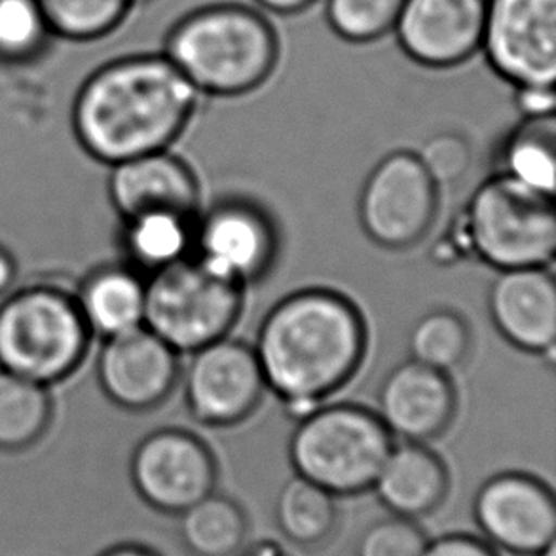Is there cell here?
Listing matches in <instances>:
<instances>
[{"instance_id":"obj_1","label":"cell","mask_w":556,"mask_h":556,"mask_svg":"<svg viewBox=\"0 0 556 556\" xmlns=\"http://www.w3.org/2000/svg\"><path fill=\"white\" fill-rule=\"evenodd\" d=\"M200 96L164 53H131L84 80L71 121L84 151L114 166L167 151L192 121Z\"/></svg>"},{"instance_id":"obj_2","label":"cell","mask_w":556,"mask_h":556,"mask_svg":"<svg viewBox=\"0 0 556 556\" xmlns=\"http://www.w3.org/2000/svg\"><path fill=\"white\" fill-rule=\"evenodd\" d=\"M253 350L266 388L302 418L354 378L367 350V327L344 294L304 289L266 314Z\"/></svg>"},{"instance_id":"obj_3","label":"cell","mask_w":556,"mask_h":556,"mask_svg":"<svg viewBox=\"0 0 556 556\" xmlns=\"http://www.w3.org/2000/svg\"><path fill=\"white\" fill-rule=\"evenodd\" d=\"M162 53L200 93L238 98L270 78L278 65L279 38L255 8L223 2L177 20Z\"/></svg>"},{"instance_id":"obj_4","label":"cell","mask_w":556,"mask_h":556,"mask_svg":"<svg viewBox=\"0 0 556 556\" xmlns=\"http://www.w3.org/2000/svg\"><path fill=\"white\" fill-rule=\"evenodd\" d=\"M459 249L497 270L551 266L556 251L553 195L509 175H492L459 217Z\"/></svg>"},{"instance_id":"obj_5","label":"cell","mask_w":556,"mask_h":556,"mask_svg":"<svg viewBox=\"0 0 556 556\" xmlns=\"http://www.w3.org/2000/svg\"><path fill=\"white\" fill-rule=\"evenodd\" d=\"M75 294L33 286L0 304V370L50 388L73 375L90 348Z\"/></svg>"},{"instance_id":"obj_6","label":"cell","mask_w":556,"mask_h":556,"mask_svg":"<svg viewBox=\"0 0 556 556\" xmlns=\"http://www.w3.org/2000/svg\"><path fill=\"white\" fill-rule=\"evenodd\" d=\"M393 446L378 414L365 406L331 405L302 416L289 456L302 479L332 496H354L372 489Z\"/></svg>"},{"instance_id":"obj_7","label":"cell","mask_w":556,"mask_h":556,"mask_svg":"<svg viewBox=\"0 0 556 556\" xmlns=\"http://www.w3.org/2000/svg\"><path fill=\"white\" fill-rule=\"evenodd\" d=\"M243 306V286L185 256L144 279V321L177 354L226 339Z\"/></svg>"},{"instance_id":"obj_8","label":"cell","mask_w":556,"mask_h":556,"mask_svg":"<svg viewBox=\"0 0 556 556\" xmlns=\"http://www.w3.org/2000/svg\"><path fill=\"white\" fill-rule=\"evenodd\" d=\"M439 205V188L413 152H393L370 172L357 213L376 245L401 251L426 238Z\"/></svg>"},{"instance_id":"obj_9","label":"cell","mask_w":556,"mask_h":556,"mask_svg":"<svg viewBox=\"0 0 556 556\" xmlns=\"http://www.w3.org/2000/svg\"><path fill=\"white\" fill-rule=\"evenodd\" d=\"M481 52L517 86H555L556 0H486Z\"/></svg>"},{"instance_id":"obj_10","label":"cell","mask_w":556,"mask_h":556,"mask_svg":"<svg viewBox=\"0 0 556 556\" xmlns=\"http://www.w3.org/2000/svg\"><path fill=\"white\" fill-rule=\"evenodd\" d=\"M129 475L147 504L181 515L213 494L217 464L198 437L182 429H160L137 444Z\"/></svg>"},{"instance_id":"obj_11","label":"cell","mask_w":556,"mask_h":556,"mask_svg":"<svg viewBox=\"0 0 556 556\" xmlns=\"http://www.w3.org/2000/svg\"><path fill=\"white\" fill-rule=\"evenodd\" d=\"M266 380L255 350L241 340L220 339L192 354L185 375L190 414L205 426H233L261 405Z\"/></svg>"},{"instance_id":"obj_12","label":"cell","mask_w":556,"mask_h":556,"mask_svg":"<svg viewBox=\"0 0 556 556\" xmlns=\"http://www.w3.org/2000/svg\"><path fill=\"white\" fill-rule=\"evenodd\" d=\"M475 519L490 542L515 555H540L555 543V496L530 475H496L484 482L475 497Z\"/></svg>"},{"instance_id":"obj_13","label":"cell","mask_w":556,"mask_h":556,"mask_svg":"<svg viewBox=\"0 0 556 556\" xmlns=\"http://www.w3.org/2000/svg\"><path fill=\"white\" fill-rule=\"evenodd\" d=\"M195 258L210 270L240 286L268 274L278 253L270 217L240 200L218 202L194 228Z\"/></svg>"},{"instance_id":"obj_14","label":"cell","mask_w":556,"mask_h":556,"mask_svg":"<svg viewBox=\"0 0 556 556\" xmlns=\"http://www.w3.org/2000/svg\"><path fill=\"white\" fill-rule=\"evenodd\" d=\"M486 0H405L393 33L408 60L452 68L481 52Z\"/></svg>"},{"instance_id":"obj_15","label":"cell","mask_w":556,"mask_h":556,"mask_svg":"<svg viewBox=\"0 0 556 556\" xmlns=\"http://www.w3.org/2000/svg\"><path fill=\"white\" fill-rule=\"evenodd\" d=\"M98 378L114 405L136 413L151 410L172 395L179 354L143 325L103 340Z\"/></svg>"},{"instance_id":"obj_16","label":"cell","mask_w":556,"mask_h":556,"mask_svg":"<svg viewBox=\"0 0 556 556\" xmlns=\"http://www.w3.org/2000/svg\"><path fill=\"white\" fill-rule=\"evenodd\" d=\"M456 390L446 372L406 362L383 378L378 391V418L391 435L405 443H428L451 426Z\"/></svg>"},{"instance_id":"obj_17","label":"cell","mask_w":556,"mask_h":556,"mask_svg":"<svg viewBox=\"0 0 556 556\" xmlns=\"http://www.w3.org/2000/svg\"><path fill=\"white\" fill-rule=\"evenodd\" d=\"M489 309L497 331L513 346L553 357L556 283L549 266L500 270L490 287Z\"/></svg>"},{"instance_id":"obj_18","label":"cell","mask_w":556,"mask_h":556,"mask_svg":"<svg viewBox=\"0 0 556 556\" xmlns=\"http://www.w3.org/2000/svg\"><path fill=\"white\" fill-rule=\"evenodd\" d=\"M111 167L109 195L122 218L159 210L194 215L200 195L194 174L169 152H152Z\"/></svg>"},{"instance_id":"obj_19","label":"cell","mask_w":556,"mask_h":556,"mask_svg":"<svg viewBox=\"0 0 556 556\" xmlns=\"http://www.w3.org/2000/svg\"><path fill=\"white\" fill-rule=\"evenodd\" d=\"M372 489L393 515L416 519L443 504L448 473L435 452L421 443H403L391 448Z\"/></svg>"},{"instance_id":"obj_20","label":"cell","mask_w":556,"mask_h":556,"mask_svg":"<svg viewBox=\"0 0 556 556\" xmlns=\"http://www.w3.org/2000/svg\"><path fill=\"white\" fill-rule=\"evenodd\" d=\"M75 299L91 337L113 339L143 327L144 279L129 264H111L91 271Z\"/></svg>"},{"instance_id":"obj_21","label":"cell","mask_w":556,"mask_h":556,"mask_svg":"<svg viewBox=\"0 0 556 556\" xmlns=\"http://www.w3.org/2000/svg\"><path fill=\"white\" fill-rule=\"evenodd\" d=\"M194 245L192 215L159 210L124 218L122 248L137 271L162 270L188 256Z\"/></svg>"},{"instance_id":"obj_22","label":"cell","mask_w":556,"mask_h":556,"mask_svg":"<svg viewBox=\"0 0 556 556\" xmlns=\"http://www.w3.org/2000/svg\"><path fill=\"white\" fill-rule=\"evenodd\" d=\"M52 397L42 383L0 370V451L38 443L52 421Z\"/></svg>"},{"instance_id":"obj_23","label":"cell","mask_w":556,"mask_h":556,"mask_svg":"<svg viewBox=\"0 0 556 556\" xmlns=\"http://www.w3.org/2000/svg\"><path fill=\"white\" fill-rule=\"evenodd\" d=\"M179 535L194 556H233L248 538V517L233 500L213 492L181 513Z\"/></svg>"},{"instance_id":"obj_24","label":"cell","mask_w":556,"mask_h":556,"mask_svg":"<svg viewBox=\"0 0 556 556\" xmlns=\"http://www.w3.org/2000/svg\"><path fill=\"white\" fill-rule=\"evenodd\" d=\"M276 522L287 540L302 547H317L334 534L339 509L331 492L296 475L279 490Z\"/></svg>"},{"instance_id":"obj_25","label":"cell","mask_w":556,"mask_h":556,"mask_svg":"<svg viewBox=\"0 0 556 556\" xmlns=\"http://www.w3.org/2000/svg\"><path fill=\"white\" fill-rule=\"evenodd\" d=\"M502 174L522 185L543 194H555V116L525 118L519 128L513 129L502 147Z\"/></svg>"},{"instance_id":"obj_26","label":"cell","mask_w":556,"mask_h":556,"mask_svg":"<svg viewBox=\"0 0 556 556\" xmlns=\"http://www.w3.org/2000/svg\"><path fill=\"white\" fill-rule=\"evenodd\" d=\"M53 38L96 42L113 35L139 0H38Z\"/></svg>"},{"instance_id":"obj_27","label":"cell","mask_w":556,"mask_h":556,"mask_svg":"<svg viewBox=\"0 0 556 556\" xmlns=\"http://www.w3.org/2000/svg\"><path fill=\"white\" fill-rule=\"evenodd\" d=\"M469 348V325L452 309H431L414 324L408 334V352L413 362L446 375L466 362Z\"/></svg>"},{"instance_id":"obj_28","label":"cell","mask_w":556,"mask_h":556,"mask_svg":"<svg viewBox=\"0 0 556 556\" xmlns=\"http://www.w3.org/2000/svg\"><path fill=\"white\" fill-rule=\"evenodd\" d=\"M52 38L38 0H0V65L35 63Z\"/></svg>"},{"instance_id":"obj_29","label":"cell","mask_w":556,"mask_h":556,"mask_svg":"<svg viewBox=\"0 0 556 556\" xmlns=\"http://www.w3.org/2000/svg\"><path fill=\"white\" fill-rule=\"evenodd\" d=\"M405 0H327L325 17L337 37L369 45L393 33Z\"/></svg>"},{"instance_id":"obj_30","label":"cell","mask_w":556,"mask_h":556,"mask_svg":"<svg viewBox=\"0 0 556 556\" xmlns=\"http://www.w3.org/2000/svg\"><path fill=\"white\" fill-rule=\"evenodd\" d=\"M428 540L413 519L391 517L376 520L359 535L355 556H421Z\"/></svg>"},{"instance_id":"obj_31","label":"cell","mask_w":556,"mask_h":556,"mask_svg":"<svg viewBox=\"0 0 556 556\" xmlns=\"http://www.w3.org/2000/svg\"><path fill=\"white\" fill-rule=\"evenodd\" d=\"M437 188L456 187L471 167V147L459 134H437L416 154Z\"/></svg>"},{"instance_id":"obj_32","label":"cell","mask_w":556,"mask_h":556,"mask_svg":"<svg viewBox=\"0 0 556 556\" xmlns=\"http://www.w3.org/2000/svg\"><path fill=\"white\" fill-rule=\"evenodd\" d=\"M515 101L525 118L555 116V86H517Z\"/></svg>"},{"instance_id":"obj_33","label":"cell","mask_w":556,"mask_h":556,"mask_svg":"<svg viewBox=\"0 0 556 556\" xmlns=\"http://www.w3.org/2000/svg\"><path fill=\"white\" fill-rule=\"evenodd\" d=\"M421 556H497L489 543L471 535H446L428 543Z\"/></svg>"},{"instance_id":"obj_34","label":"cell","mask_w":556,"mask_h":556,"mask_svg":"<svg viewBox=\"0 0 556 556\" xmlns=\"http://www.w3.org/2000/svg\"><path fill=\"white\" fill-rule=\"evenodd\" d=\"M258 7L276 15H296L308 10L317 0H255Z\"/></svg>"},{"instance_id":"obj_35","label":"cell","mask_w":556,"mask_h":556,"mask_svg":"<svg viewBox=\"0 0 556 556\" xmlns=\"http://www.w3.org/2000/svg\"><path fill=\"white\" fill-rule=\"evenodd\" d=\"M15 274H17V266H15L14 256L8 249L0 248V296L10 291V287L14 286Z\"/></svg>"},{"instance_id":"obj_36","label":"cell","mask_w":556,"mask_h":556,"mask_svg":"<svg viewBox=\"0 0 556 556\" xmlns=\"http://www.w3.org/2000/svg\"><path fill=\"white\" fill-rule=\"evenodd\" d=\"M233 556H287L286 551L279 549L274 543H258L255 547L236 553Z\"/></svg>"},{"instance_id":"obj_37","label":"cell","mask_w":556,"mask_h":556,"mask_svg":"<svg viewBox=\"0 0 556 556\" xmlns=\"http://www.w3.org/2000/svg\"><path fill=\"white\" fill-rule=\"evenodd\" d=\"M103 556H159L152 551L144 549V547H137V545H124V547H116V549L109 551Z\"/></svg>"},{"instance_id":"obj_38","label":"cell","mask_w":556,"mask_h":556,"mask_svg":"<svg viewBox=\"0 0 556 556\" xmlns=\"http://www.w3.org/2000/svg\"><path fill=\"white\" fill-rule=\"evenodd\" d=\"M538 556H556V545L553 543V545H549L547 549H543L542 553Z\"/></svg>"}]
</instances>
